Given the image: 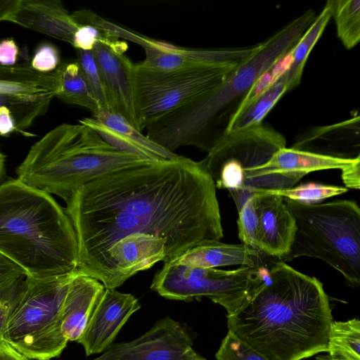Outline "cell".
Masks as SVG:
<instances>
[{
    "mask_svg": "<svg viewBox=\"0 0 360 360\" xmlns=\"http://www.w3.org/2000/svg\"><path fill=\"white\" fill-rule=\"evenodd\" d=\"M76 61L89 83L100 107L112 112L108 91L92 51L76 49Z\"/></svg>",
    "mask_w": 360,
    "mask_h": 360,
    "instance_id": "cell-31",
    "label": "cell"
},
{
    "mask_svg": "<svg viewBox=\"0 0 360 360\" xmlns=\"http://www.w3.org/2000/svg\"><path fill=\"white\" fill-rule=\"evenodd\" d=\"M60 63L58 49L53 45L45 43L36 50L30 65L38 72L49 73L55 70Z\"/></svg>",
    "mask_w": 360,
    "mask_h": 360,
    "instance_id": "cell-34",
    "label": "cell"
},
{
    "mask_svg": "<svg viewBox=\"0 0 360 360\" xmlns=\"http://www.w3.org/2000/svg\"><path fill=\"white\" fill-rule=\"evenodd\" d=\"M18 47L12 39H6L0 41V65H13L16 64L18 55Z\"/></svg>",
    "mask_w": 360,
    "mask_h": 360,
    "instance_id": "cell-37",
    "label": "cell"
},
{
    "mask_svg": "<svg viewBox=\"0 0 360 360\" xmlns=\"http://www.w3.org/2000/svg\"><path fill=\"white\" fill-rule=\"evenodd\" d=\"M22 275L25 273L20 267L0 254V285Z\"/></svg>",
    "mask_w": 360,
    "mask_h": 360,
    "instance_id": "cell-35",
    "label": "cell"
},
{
    "mask_svg": "<svg viewBox=\"0 0 360 360\" xmlns=\"http://www.w3.org/2000/svg\"><path fill=\"white\" fill-rule=\"evenodd\" d=\"M315 18V12L308 10L257 44L223 83L148 127L146 136L173 153L188 146L208 153L226 134L256 80L292 49Z\"/></svg>",
    "mask_w": 360,
    "mask_h": 360,
    "instance_id": "cell-3",
    "label": "cell"
},
{
    "mask_svg": "<svg viewBox=\"0 0 360 360\" xmlns=\"http://www.w3.org/2000/svg\"><path fill=\"white\" fill-rule=\"evenodd\" d=\"M265 256L261 251L243 243L228 244L214 241L195 246L172 260L197 268L233 265L259 266L266 264Z\"/></svg>",
    "mask_w": 360,
    "mask_h": 360,
    "instance_id": "cell-20",
    "label": "cell"
},
{
    "mask_svg": "<svg viewBox=\"0 0 360 360\" xmlns=\"http://www.w3.org/2000/svg\"><path fill=\"white\" fill-rule=\"evenodd\" d=\"M216 186L205 161L180 155L97 178L65 201L78 245L77 272L107 277L109 249L132 233L165 242L164 263L204 243L223 229Z\"/></svg>",
    "mask_w": 360,
    "mask_h": 360,
    "instance_id": "cell-1",
    "label": "cell"
},
{
    "mask_svg": "<svg viewBox=\"0 0 360 360\" xmlns=\"http://www.w3.org/2000/svg\"><path fill=\"white\" fill-rule=\"evenodd\" d=\"M8 21L71 45L78 28L71 14L58 0H20Z\"/></svg>",
    "mask_w": 360,
    "mask_h": 360,
    "instance_id": "cell-18",
    "label": "cell"
},
{
    "mask_svg": "<svg viewBox=\"0 0 360 360\" xmlns=\"http://www.w3.org/2000/svg\"><path fill=\"white\" fill-rule=\"evenodd\" d=\"M290 90L285 72L264 93L245 108L227 129L226 134L262 124V120L283 95Z\"/></svg>",
    "mask_w": 360,
    "mask_h": 360,
    "instance_id": "cell-27",
    "label": "cell"
},
{
    "mask_svg": "<svg viewBox=\"0 0 360 360\" xmlns=\"http://www.w3.org/2000/svg\"><path fill=\"white\" fill-rule=\"evenodd\" d=\"M266 191L294 201L316 204L317 202L345 193L348 189L340 186L307 182L289 189Z\"/></svg>",
    "mask_w": 360,
    "mask_h": 360,
    "instance_id": "cell-29",
    "label": "cell"
},
{
    "mask_svg": "<svg viewBox=\"0 0 360 360\" xmlns=\"http://www.w3.org/2000/svg\"><path fill=\"white\" fill-rule=\"evenodd\" d=\"M71 16L78 25L72 43L75 49L92 51L98 42L124 52L127 49V44L105 30L101 25L102 18L91 11H77Z\"/></svg>",
    "mask_w": 360,
    "mask_h": 360,
    "instance_id": "cell-26",
    "label": "cell"
},
{
    "mask_svg": "<svg viewBox=\"0 0 360 360\" xmlns=\"http://www.w3.org/2000/svg\"><path fill=\"white\" fill-rule=\"evenodd\" d=\"M341 170V176L345 188L359 190L360 188V159Z\"/></svg>",
    "mask_w": 360,
    "mask_h": 360,
    "instance_id": "cell-36",
    "label": "cell"
},
{
    "mask_svg": "<svg viewBox=\"0 0 360 360\" xmlns=\"http://www.w3.org/2000/svg\"><path fill=\"white\" fill-rule=\"evenodd\" d=\"M60 84L55 71L44 73L30 64L0 65V95L51 98L56 97Z\"/></svg>",
    "mask_w": 360,
    "mask_h": 360,
    "instance_id": "cell-21",
    "label": "cell"
},
{
    "mask_svg": "<svg viewBox=\"0 0 360 360\" xmlns=\"http://www.w3.org/2000/svg\"><path fill=\"white\" fill-rule=\"evenodd\" d=\"M20 0H0V22L7 20L15 12Z\"/></svg>",
    "mask_w": 360,
    "mask_h": 360,
    "instance_id": "cell-40",
    "label": "cell"
},
{
    "mask_svg": "<svg viewBox=\"0 0 360 360\" xmlns=\"http://www.w3.org/2000/svg\"><path fill=\"white\" fill-rule=\"evenodd\" d=\"M115 34L120 39L131 41L141 46L145 58L138 63L142 67L171 71L200 67L243 58L252 53L257 45L233 48L202 49L175 46L155 40L117 25Z\"/></svg>",
    "mask_w": 360,
    "mask_h": 360,
    "instance_id": "cell-12",
    "label": "cell"
},
{
    "mask_svg": "<svg viewBox=\"0 0 360 360\" xmlns=\"http://www.w3.org/2000/svg\"><path fill=\"white\" fill-rule=\"evenodd\" d=\"M165 259V242L147 233H132L119 240L108 250L105 288L116 289L141 271Z\"/></svg>",
    "mask_w": 360,
    "mask_h": 360,
    "instance_id": "cell-14",
    "label": "cell"
},
{
    "mask_svg": "<svg viewBox=\"0 0 360 360\" xmlns=\"http://www.w3.org/2000/svg\"><path fill=\"white\" fill-rule=\"evenodd\" d=\"M230 333L269 360H302L326 352L333 321L322 283L274 262L258 290L227 315Z\"/></svg>",
    "mask_w": 360,
    "mask_h": 360,
    "instance_id": "cell-2",
    "label": "cell"
},
{
    "mask_svg": "<svg viewBox=\"0 0 360 360\" xmlns=\"http://www.w3.org/2000/svg\"><path fill=\"white\" fill-rule=\"evenodd\" d=\"M326 355L316 360H360V321H333L328 333Z\"/></svg>",
    "mask_w": 360,
    "mask_h": 360,
    "instance_id": "cell-24",
    "label": "cell"
},
{
    "mask_svg": "<svg viewBox=\"0 0 360 360\" xmlns=\"http://www.w3.org/2000/svg\"><path fill=\"white\" fill-rule=\"evenodd\" d=\"M97 121L124 137L139 149L143 157L152 161H171L180 155L155 143L134 127L123 116L100 108L93 114Z\"/></svg>",
    "mask_w": 360,
    "mask_h": 360,
    "instance_id": "cell-22",
    "label": "cell"
},
{
    "mask_svg": "<svg viewBox=\"0 0 360 360\" xmlns=\"http://www.w3.org/2000/svg\"><path fill=\"white\" fill-rule=\"evenodd\" d=\"M332 11V0H328L321 13L316 17L292 48L291 65L289 70L285 72L290 90L300 84L307 60L331 18Z\"/></svg>",
    "mask_w": 360,
    "mask_h": 360,
    "instance_id": "cell-25",
    "label": "cell"
},
{
    "mask_svg": "<svg viewBox=\"0 0 360 360\" xmlns=\"http://www.w3.org/2000/svg\"><path fill=\"white\" fill-rule=\"evenodd\" d=\"M268 274L266 264L222 270L191 267L170 260L156 272L150 289L173 300L191 302L206 297L223 307L229 315L254 295Z\"/></svg>",
    "mask_w": 360,
    "mask_h": 360,
    "instance_id": "cell-9",
    "label": "cell"
},
{
    "mask_svg": "<svg viewBox=\"0 0 360 360\" xmlns=\"http://www.w3.org/2000/svg\"><path fill=\"white\" fill-rule=\"evenodd\" d=\"M77 273L26 276L25 289L2 340L32 360L59 356L68 342L61 329V309L69 283Z\"/></svg>",
    "mask_w": 360,
    "mask_h": 360,
    "instance_id": "cell-7",
    "label": "cell"
},
{
    "mask_svg": "<svg viewBox=\"0 0 360 360\" xmlns=\"http://www.w3.org/2000/svg\"><path fill=\"white\" fill-rule=\"evenodd\" d=\"M256 192L259 210L258 250L268 257L283 261L294 240L295 219L283 197L266 190Z\"/></svg>",
    "mask_w": 360,
    "mask_h": 360,
    "instance_id": "cell-16",
    "label": "cell"
},
{
    "mask_svg": "<svg viewBox=\"0 0 360 360\" xmlns=\"http://www.w3.org/2000/svg\"><path fill=\"white\" fill-rule=\"evenodd\" d=\"M359 117L335 124L314 127L299 134L292 148L342 159H355L359 153Z\"/></svg>",
    "mask_w": 360,
    "mask_h": 360,
    "instance_id": "cell-17",
    "label": "cell"
},
{
    "mask_svg": "<svg viewBox=\"0 0 360 360\" xmlns=\"http://www.w3.org/2000/svg\"><path fill=\"white\" fill-rule=\"evenodd\" d=\"M6 180V156L0 151V185Z\"/></svg>",
    "mask_w": 360,
    "mask_h": 360,
    "instance_id": "cell-41",
    "label": "cell"
},
{
    "mask_svg": "<svg viewBox=\"0 0 360 360\" xmlns=\"http://www.w3.org/2000/svg\"><path fill=\"white\" fill-rule=\"evenodd\" d=\"M284 202L295 221V233L283 262L300 257L321 259L348 285H360V208L352 200L307 204Z\"/></svg>",
    "mask_w": 360,
    "mask_h": 360,
    "instance_id": "cell-6",
    "label": "cell"
},
{
    "mask_svg": "<svg viewBox=\"0 0 360 360\" xmlns=\"http://www.w3.org/2000/svg\"><path fill=\"white\" fill-rule=\"evenodd\" d=\"M91 360H206L193 347L186 329L169 316L129 342L113 343Z\"/></svg>",
    "mask_w": 360,
    "mask_h": 360,
    "instance_id": "cell-11",
    "label": "cell"
},
{
    "mask_svg": "<svg viewBox=\"0 0 360 360\" xmlns=\"http://www.w3.org/2000/svg\"><path fill=\"white\" fill-rule=\"evenodd\" d=\"M284 147L285 137L261 124L226 134L203 160L216 188L229 191L238 212L248 200L246 188L250 172Z\"/></svg>",
    "mask_w": 360,
    "mask_h": 360,
    "instance_id": "cell-10",
    "label": "cell"
},
{
    "mask_svg": "<svg viewBox=\"0 0 360 360\" xmlns=\"http://www.w3.org/2000/svg\"><path fill=\"white\" fill-rule=\"evenodd\" d=\"M0 254L26 276L77 271V236L65 207L46 192L6 179L0 185Z\"/></svg>",
    "mask_w": 360,
    "mask_h": 360,
    "instance_id": "cell-4",
    "label": "cell"
},
{
    "mask_svg": "<svg viewBox=\"0 0 360 360\" xmlns=\"http://www.w3.org/2000/svg\"><path fill=\"white\" fill-rule=\"evenodd\" d=\"M141 308L132 294L105 288L77 341L87 356L102 354L114 342L130 316Z\"/></svg>",
    "mask_w": 360,
    "mask_h": 360,
    "instance_id": "cell-13",
    "label": "cell"
},
{
    "mask_svg": "<svg viewBox=\"0 0 360 360\" xmlns=\"http://www.w3.org/2000/svg\"><path fill=\"white\" fill-rule=\"evenodd\" d=\"M259 194L255 193L238 211L237 221L238 237L241 243L258 250L259 227Z\"/></svg>",
    "mask_w": 360,
    "mask_h": 360,
    "instance_id": "cell-30",
    "label": "cell"
},
{
    "mask_svg": "<svg viewBox=\"0 0 360 360\" xmlns=\"http://www.w3.org/2000/svg\"><path fill=\"white\" fill-rule=\"evenodd\" d=\"M247 57L171 71L134 64V105L139 130L147 129L163 117L212 91L229 77Z\"/></svg>",
    "mask_w": 360,
    "mask_h": 360,
    "instance_id": "cell-8",
    "label": "cell"
},
{
    "mask_svg": "<svg viewBox=\"0 0 360 360\" xmlns=\"http://www.w3.org/2000/svg\"><path fill=\"white\" fill-rule=\"evenodd\" d=\"M150 160L123 152L84 124H62L30 149L16 169L23 184L67 201L83 185Z\"/></svg>",
    "mask_w": 360,
    "mask_h": 360,
    "instance_id": "cell-5",
    "label": "cell"
},
{
    "mask_svg": "<svg viewBox=\"0 0 360 360\" xmlns=\"http://www.w3.org/2000/svg\"><path fill=\"white\" fill-rule=\"evenodd\" d=\"M16 131V123L11 109L6 105L0 107V136H8Z\"/></svg>",
    "mask_w": 360,
    "mask_h": 360,
    "instance_id": "cell-38",
    "label": "cell"
},
{
    "mask_svg": "<svg viewBox=\"0 0 360 360\" xmlns=\"http://www.w3.org/2000/svg\"><path fill=\"white\" fill-rule=\"evenodd\" d=\"M26 275L0 285V340L25 289Z\"/></svg>",
    "mask_w": 360,
    "mask_h": 360,
    "instance_id": "cell-32",
    "label": "cell"
},
{
    "mask_svg": "<svg viewBox=\"0 0 360 360\" xmlns=\"http://www.w3.org/2000/svg\"><path fill=\"white\" fill-rule=\"evenodd\" d=\"M105 290L96 278L78 272L69 283L61 309V329L68 341H77Z\"/></svg>",
    "mask_w": 360,
    "mask_h": 360,
    "instance_id": "cell-19",
    "label": "cell"
},
{
    "mask_svg": "<svg viewBox=\"0 0 360 360\" xmlns=\"http://www.w3.org/2000/svg\"><path fill=\"white\" fill-rule=\"evenodd\" d=\"M337 36L348 50L360 40V1L332 0Z\"/></svg>",
    "mask_w": 360,
    "mask_h": 360,
    "instance_id": "cell-28",
    "label": "cell"
},
{
    "mask_svg": "<svg viewBox=\"0 0 360 360\" xmlns=\"http://www.w3.org/2000/svg\"><path fill=\"white\" fill-rule=\"evenodd\" d=\"M54 71L60 84L57 98L65 103L85 108L92 114L101 108L77 61L60 63Z\"/></svg>",
    "mask_w": 360,
    "mask_h": 360,
    "instance_id": "cell-23",
    "label": "cell"
},
{
    "mask_svg": "<svg viewBox=\"0 0 360 360\" xmlns=\"http://www.w3.org/2000/svg\"><path fill=\"white\" fill-rule=\"evenodd\" d=\"M217 360H269L228 331L216 352Z\"/></svg>",
    "mask_w": 360,
    "mask_h": 360,
    "instance_id": "cell-33",
    "label": "cell"
},
{
    "mask_svg": "<svg viewBox=\"0 0 360 360\" xmlns=\"http://www.w3.org/2000/svg\"><path fill=\"white\" fill-rule=\"evenodd\" d=\"M0 360H32L20 354L8 342L0 340Z\"/></svg>",
    "mask_w": 360,
    "mask_h": 360,
    "instance_id": "cell-39",
    "label": "cell"
},
{
    "mask_svg": "<svg viewBox=\"0 0 360 360\" xmlns=\"http://www.w3.org/2000/svg\"><path fill=\"white\" fill-rule=\"evenodd\" d=\"M91 51L107 89L112 112L123 116L139 130L134 105V63L124 53L104 43H97Z\"/></svg>",
    "mask_w": 360,
    "mask_h": 360,
    "instance_id": "cell-15",
    "label": "cell"
}]
</instances>
